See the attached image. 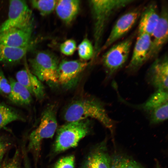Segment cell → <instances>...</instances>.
Wrapping results in <instances>:
<instances>
[{
	"mask_svg": "<svg viewBox=\"0 0 168 168\" xmlns=\"http://www.w3.org/2000/svg\"><path fill=\"white\" fill-rule=\"evenodd\" d=\"M134 0H93L89 1L93 21L94 54L100 52L106 27L116 12L133 3Z\"/></svg>",
	"mask_w": 168,
	"mask_h": 168,
	"instance_id": "obj_1",
	"label": "cell"
},
{
	"mask_svg": "<svg viewBox=\"0 0 168 168\" xmlns=\"http://www.w3.org/2000/svg\"><path fill=\"white\" fill-rule=\"evenodd\" d=\"M91 118L97 120L112 133L115 122L109 116L103 104L93 99H82L72 102L67 108L64 119L68 122L87 119Z\"/></svg>",
	"mask_w": 168,
	"mask_h": 168,
	"instance_id": "obj_2",
	"label": "cell"
},
{
	"mask_svg": "<svg viewBox=\"0 0 168 168\" xmlns=\"http://www.w3.org/2000/svg\"><path fill=\"white\" fill-rule=\"evenodd\" d=\"M91 124L88 119L68 122L58 129L53 146L55 153H59L76 147L79 141L89 133Z\"/></svg>",
	"mask_w": 168,
	"mask_h": 168,
	"instance_id": "obj_3",
	"label": "cell"
},
{
	"mask_svg": "<svg viewBox=\"0 0 168 168\" xmlns=\"http://www.w3.org/2000/svg\"><path fill=\"white\" fill-rule=\"evenodd\" d=\"M56 111L54 105L49 106L43 113L38 126L29 135L27 149L35 161L40 155L42 140L52 138L57 128Z\"/></svg>",
	"mask_w": 168,
	"mask_h": 168,
	"instance_id": "obj_4",
	"label": "cell"
},
{
	"mask_svg": "<svg viewBox=\"0 0 168 168\" xmlns=\"http://www.w3.org/2000/svg\"><path fill=\"white\" fill-rule=\"evenodd\" d=\"M32 73L40 81L49 85L58 84L57 58L52 53L44 51L37 53L30 60Z\"/></svg>",
	"mask_w": 168,
	"mask_h": 168,
	"instance_id": "obj_5",
	"label": "cell"
},
{
	"mask_svg": "<svg viewBox=\"0 0 168 168\" xmlns=\"http://www.w3.org/2000/svg\"><path fill=\"white\" fill-rule=\"evenodd\" d=\"M168 105V91L157 90L143 103L133 105L145 113L151 124H156L167 119Z\"/></svg>",
	"mask_w": 168,
	"mask_h": 168,
	"instance_id": "obj_6",
	"label": "cell"
},
{
	"mask_svg": "<svg viewBox=\"0 0 168 168\" xmlns=\"http://www.w3.org/2000/svg\"><path fill=\"white\" fill-rule=\"evenodd\" d=\"M134 34L113 45L104 54L102 62L108 78H111L125 64L128 58Z\"/></svg>",
	"mask_w": 168,
	"mask_h": 168,
	"instance_id": "obj_7",
	"label": "cell"
},
{
	"mask_svg": "<svg viewBox=\"0 0 168 168\" xmlns=\"http://www.w3.org/2000/svg\"><path fill=\"white\" fill-rule=\"evenodd\" d=\"M31 15L25 1H10L8 18L0 26V33L11 28L31 26Z\"/></svg>",
	"mask_w": 168,
	"mask_h": 168,
	"instance_id": "obj_8",
	"label": "cell"
},
{
	"mask_svg": "<svg viewBox=\"0 0 168 168\" xmlns=\"http://www.w3.org/2000/svg\"><path fill=\"white\" fill-rule=\"evenodd\" d=\"M168 7L167 3L162 2L157 24L150 35L151 44L148 61L155 59L168 41Z\"/></svg>",
	"mask_w": 168,
	"mask_h": 168,
	"instance_id": "obj_9",
	"label": "cell"
},
{
	"mask_svg": "<svg viewBox=\"0 0 168 168\" xmlns=\"http://www.w3.org/2000/svg\"><path fill=\"white\" fill-rule=\"evenodd\" d=\"M142 8L138 7L125 13L114 24L105 42L101 47V51L110 46L126 34L139 18Z\"/></svg>",
	"mask_w": 168,
	"mask_h": 168,
	"instance_id": "obj_10",
	"label": "cell"
},
{
	"mask_svg": "<svg viewBox=\"0 0 168 168\" xmlns=\"http://www.w3.org/2000/svg\"><path fill=\"white\" fill-rule=\"evenodd\" d=\"M87 65V63L82 60H63L58 66V84L67 89L73 87Z\"/></svg>",
	"mask_w": 168,
	"mask_h": 168,
	"instance_id": "obj_11",
	"label": "cell"
},
{
	"mask_svg": "<svg viewBox=\"0 0 168 168\" xmlns=\"http://www.w3.org/2000/svg\"><path fill=\"white\" fill-rule=\"evenodd\" d=\"M167 53L155 59L146 75L148 83L156 89L168 91V61Z\"/></svg>",
	"mask_w": 168,
	"mask_h": 168,
	"instance_id": "obj_12",
	"label": "cell"
},
{
	"mask_svg": "<svg viewBox=\"0 0 168 168\" xmlns=\"http://www.w3.org/2000/svg\"><path fill=\"white\" fill-rule=\"evenodd\" d=\"M150 44L149 35L138 34L131 59L126 67L128 73H133L138 71L148 61Z\"/></svg>",
	"mask_w": 168,
	"mask_h": 168,
	"instance_id": "obj_13",
	"label": "cell"
},
{
	"mask_svg": "<svg viewBox=\"0 0 168 168\" xmlns=\"http://www.w3.org/2000/svg\"><path fill=\"white\" fill-rule=\"evenodd\" d=\"M111 163L105 139L91 150L80 168H111Z\"/></svg>",
	"mask_w": 168,
	"mask_h": 168,
	"instance_id": "obj_14",
	"label": "cell"
},
{
	"mask_svg": "<svg viewBox=\"0 0 168 168\" xmlns=\"http://www.w3.org/2000/svg\"><path fill=\"white\" fill-rule=\"evenodd\" d=\"M32 26L9 29L0 33V44L15 47L30 46Z\"/></svg>",
	"mask_w": 168,
	"mask_h": 168,
	"instance_id": "obj_15",
	"label": "cell"
},
{
	"mask_svg": "<svg viewBox=\"0 0 168 168\" xmlns=\"http://www.w3.org/2000/svg\"><path fill=\"white\" fill-rule=\"evenodd\" d=\"M160 18L157 4L155 2H149L142 8L139 17L138 34L150 35L156 26Z\"/></svg>",
	"mask_w": 168,
	"mask_h": 168,
	"instance_id": "obj_16",
	"label": "cell"
},
{
	"mask_svg": "<svg viewBox=\"0 0 168 168\" xmlns=\"http://www.w3.org/2000/svg\"><path fill=\"white\" fill-rule=\"evenodd\" d=\"M16 80L25 87L31 95L40 100L44 95L43 85L26 66L25 69L18 71L16 74Z\"/></svg>",
	"mask_w": 168,
	"mask_h": 168,
	"instance_id": "obj_17",
	"label": "cell"
},
{
	"mask_svg": "<svg viewBox=\"0 0 168 168\" xmlns=\"http://www.w3.org/2000/svg\"><path fill=\"white\" fill-rule=\"evenodd\" d=\"M80 1L58 0L55 10L59 17L66 24L70 23L77 14L80 8Z\"/></svg>",
	"mask_w": 168,
	"mask_h": 168,
	"instance_id": "obj_18",
	"label": "cell"
},
{
	"mask_svg": "<svg viewBox=\"0 0 168 168\" xmlns=\"http://www.w3.org/2000/svg\"><path fill=\"white\" fill-rule=\"evenodd\" d=\"M11 91L8 98L13 103L21 105L30 104L32 101L31 95L27 89L16 80L9 78Z\"/></svg>",
	"mask_w": 168,
	"mask_h": 168,
	"instance_id": "obj_19",
	"label": "cell"
},
{
	"mask_svg": "<svg viewBox=\"0 0 168 168\" xmlns=\"http://www.w3.org/2000/svg\"><path fill=\"white\" fill-rule=\"evenodd\" d=\"M30 47V45L15 47L0 44V61L10 64L18 62L23 58Z\"/></svg>",
	"mask_w": 168,
	"mask_h": 168,
	"instance_id": "obj_20",
	"label": "cell"
},
{
	"mask_svg": "<svg viewBox=\"0 0 168 168\" xmlns=\"http://www.w3.org/2000/svg\"><path fill=\"white\" fill-rule=\"evenodd\" d=\"M23 119L14 110L4 104L0 105V130L8 124Z\"/></svg>",
	"mask_w": 168,
	"mask_h": 168,
	"instance_id": "obj_21",
	"label": "cell"
},
{
	"mask_svg": "<svg viewBox=\"0 0 168 168\" xmlns=\"http://www.w3.org/2000/svg\"><path fill=\"white\" fill-rule=\"evenodd\" d=\"M57 1L56 0H33L30 3L33 8L44 16L50 14L55 9Z\"/></svg>",
	"mask_w": 168,
	"mask_h": 168,
	"instance_id": "obj_22",
	"label": "cell"
},
{
	"mask_svg": "<svg viewBox=\"0 0 168 168\" xmlns=\"http://www.w3.org/2000/svg\"><path fill=\"white\" fill-rule=\"evenodd\" d=\"M111 168H144L139 163L131 157L119 156V161L112 160Z\"/></svg>",
	"mask_w": 168,
	"mask_h": 168,
	"instance_id": "obj_23",
	"label": "cell"
},
{
	"mask_svg": "<svg viewBox=\"0 0 168 168\" xmlns=\"http://www.w3.org/2000/svg\"><path fill=\"white\" fill-rule=\"evenodd\" d=\"M77 50L80 58L84 60L89 59L94 54V46L90 41L86 38L84 39L79 44Z\"/></svg>",
	"mask_w": 168,
	"mask_h": 168,
	"instance_id": "obj_24",
	"label": "cell"
},
{
	"mask_svg": "<svg viewBox=\"0 0 168 168\" xmlns=\"http://www.w3.org/2000/svg\"><path fill=\"white\" fill-rule=\"evenodd\" d=\"M19 151L16 150L12 157L5 159L0 166V168H21Z\"/></svg>",
	"mask_w": 168,
	"mask_h": 168,
	"instance_id": "obj_25",
	"label": "cell"
},
{
	"mask_svg": "<svg viewBox=\"0 0 168 168\" xmlns=\"http://www.w3.org/2000/svg\"><path fill=\"white\" fill-rule=\"evenodd\" d=\"M75 158L73 155L62 157L55 164L53 168H74Z\"/></svg>",
	"mask_w": 168,
	"mask_h": 168,
	"instance_id": "obj_26",
	"label": "cell"
},
{
	"mask_svg": "<svg viewBox=\"0 0 168 168\" xmlns=\"http://www.w3.org/2000/svg\"><path fill=\"white\" fill-rule=\"evenodd\" d=\"M77 48L76 43L72 39L68 40L61 44L60 49L61 52L66 55H71L74 52Z\"/></svg>",
	"mask_w": 168,
	"mask_h": 168,
	"instance_id": "obj_27",
	"label": "cell"
},
{
	"mask_svg": "<svg viewBox=\"0 0 168 168\" xmlns=\"http://www.w3.org/2000/svg\"><path fill=\"white\" fill-rule=\"evenodd\" d=\"M11 91V87L9 81L0 70V94L8 98Z\"/></svg>",
	"mask_w": 168,
	"mask_h": 168,
	"instance_id": "obj_28",
	"label": "cell"
},
{
	"mask_svg": "<svg viewBox=\"0 0 168 168\" xmlns=\"http://www.w3.org/2000/svg\"><path fill=\"white\" fill-rule=\"evenodd\" d=\"M10 144L4 137H0V162L7 149Z\"/></svg>",
	"mask_w": 168,
	"mask_h": 168,
	"instance_id": "obj_29",
	"label": "cell"
},
{
	"mask_svg": "<svg viewBox=\"0 0 168 168\" xmlns=\"http://www.w3.org/2000/svg\"></svg>",
	"mask_w": 168,
	"mask_h": 168,
	"instance_id": "obj_30",
	"label": "cell"
}]
</instances>
